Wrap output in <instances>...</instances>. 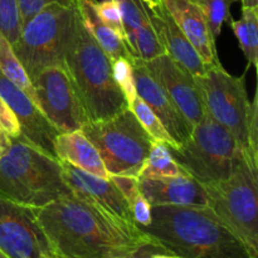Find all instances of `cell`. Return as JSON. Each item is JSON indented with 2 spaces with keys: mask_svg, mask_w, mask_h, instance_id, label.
I'll return each mask as SVG.
<instances>
[{
  "mask_svg": "<svg viewBox=\"0 0 258 258\" xmlns=\"http://www.w3.org/2000/svg\"><path fill=\"white\" fill-rule=\"evenodd\" d=\"M232 2H236V0H232Z\"/></svg>",
  "mask_w": 258,
  "mask_h": 258,
  "instance_id": "cell-40",
  "label": "cell"
},
{
  "mask_svg": "<svg viewBox=\"0 0 258 258\" xmlns=\"http://www.w3.org/2000/svg\"><path fill=\"white\" fill-rule=\"evenodd\" d=\"M194 2H197V0H194Z\"/></svg>",
  "mask_w": 258,
  "mask_h": 258,
  "instance_id": "cell-41",
  "label": "cell"
},
{
  "mask_svg": "<svg viewBox=\"0 0 258 258\" xmlns=\"http://www.w3.org/2000/svg\"><path fill=\"white\" fill-rule=\"evenodd\" d=\"M112 68V76L116 85L120 88L121 93L125 97L127 106L133 103V101L138 97L135 85V77H134L133 64L130 62V57H120L111 62Z\"/></svg>",
  "mask_w": 258,
  "mask_h": 258,
  "instance_id": "cell-27",
  "label": "cell"
},
{
  "mask_svg": "<svg viewBox=\"0 0 258 258\" xmlns=\"http://www.w3.org/2000/svg\"><path fill=\"white\" fill-rule=\"evenodd\" d=\"M143 62L184 117L193 126L201 122L206 115V108L196 78L166 53Z\"/></svg>",
  "mask_w": 258,
  "mask_h": 258,
  "instance_id": "cell-12",
  "label": "cell"
},
{
  "mask_svg": "<svg viewBox=\"0 0 258 258\" xmlns=\"http://www.w3.org/2000/svg\"><path fill=\"white\" fill-rule=\"evenodd\" d=\"M208 207L258 258V165L241 150L231 175L201 183Z\"/></svg>",
  "mask_w": 258,
  "mask_h": 258,
  "instance_id": "cell-5",
  "label": "cell"
},
{
  "mask_svg": "<svg viewBox=\"0 0 258 258\" xmlns=\"http://www.w3.org/2000/svg\"><path fill=\"white\" fill-rule=\"evenodd\" d=\"M150 258H184V257L171 253V252H168L166 249L163 248V249H159V251L154 252V253L150 256Z\"/></svg>",
  "mask_w": 258,
  "mask_h": 258,
  "instance_id": "cell-36",
  "label": "cell"
},
{
  "mask_svg": "<svg viewBox=\"0 0 258 258\" xmlns=\"http://www.w3.org/2000/svg\"><path fill=\"white\" fill-rule=\"evenodd\" d=\"M97 0H76V9L86 29L105 50L111 62L120 57H130L123 40L102 23L96 10Z\"/></svg>",
  "mask_w": 258,
  "mask_h": 258,
  "instance_id": "cell-21",
  "label": "cell"
},
{
  "mask_svg": "<svg viewBox=\"0 0 258 258\" xmlns=\"http://www.w3.org/2000/svg\"><path fill=\"white\" fill-rule=\"evenodd\" d=\"M159 249H163V247L158 243V242H150V243L143 244L141 247H139L138 249L133 251L131 253L126 254L122 258H150L151 254L154 252L159 251Z\"/></svg>",
  "mask_w": 258,
  "mask_h": 258,
  "instance_id": "cell-34",
  "label": "cell"
},
{
  "mask_svg": "<svg viewBox=\"0 0 258 258\" xmlns=\"http://www.w3.org/2000/svg\"><path fill=\"white\" fill-rule=\"evenodd\" d=\"M194 78L207 113L233 135L241 150L247 151L251 102L247 96L246 72L236 77L219 63L207 67L203 75Z\"/></svg>",
  "mask_w": 258,
  "mask_h": 258,
  "instance_id": "cell-9",
  "label": "cell"
},
{
  "mask_svg": "<svg viewBox=\"0 0 258 258\" xmlns=\"http://www.w3.org/2000/svg\"><path fill=\"white\" fill-rule=\"evenodd\" d=\"M180 175H186V173L174 160L168 145L154 140L138 179H164Z\"/></svg>",
  "mask_w": 258,
  "mask_h": 258,
  "instance_id": "cell-24",
  "label": "cell"
},
{
  "mask_svg": "<svg viewBox=\"0 0 258 258\" xmlns=\"http://www.w3.org/2000/svg\"><path fill=\"white\" fill-rule=\"evenodd\" d=\"M0 96L14 112L20 126V136L40 150L55 156L54 140L60 134L39 110L34 101L0 73Z\"/></svg>",
  "mask_w": 258,
  "mask_h": 258,
  "instance_id": "cell-13",
  "label": "cell"
},
{
  "mask_svg": "<svg viewBox=\"0 0 258 258\" xmlns=\"http://www.w3.org/2000/svg\"><path fill=\"white\" fill-rule=\"evenodd\" d=\"M0 258H9L3 251H0Z\"/></svg>",
  "mask_w": 258,
  "mask_h": 258,
  "instance_id": "cell-39",
  "label": "cell"
},
{
  "mask_svg": "<svg viewBox=\"0 0 258 258\" xmlns=\"http://www.w3.org/2000/svg\"><path fill=\"white\" fill-rule=\"evenodd\" d=\"M196 3L201 7L207 23L217 39L221 35L224 22L231 19L229 2L228 0H197Z\"/></svg>",
  "mask_w": 258,
  "mask_h": 258,
  "instance_id": "cell-29",
  "label": "cell"
},
{
  "mask_svg": "<svg viewBox=\"0 0 258 258\" xmlns=\"http://www.w3.org/2000/svg\"><path fill=\"white\" fill-rule=\"evenodd\" d=\"M148 8L154 29L166 54L185 68L193 77L203 75L207 66L161 2L151 7L148 5Z\"/></svg>",
  "mask_w": 258,
  "mask_h": 258,
  "instance_id": "cell-18",
  "label": "cell"
},
{
  "mask_svg": "<svg viewBox=\"0 0 258 258\" xmlns=\"http://www.w3.org/2000/svg\"><path fill=\"white\" fill-rule=\"evenodd\" d=\"M122 18L125 45L130 57L149 60L164 54L163 45L151 23L149 8L144 0H115Z\"/></svg>",
  "mask_w": 258,
  "mask_h": 258,
  "instance_id": "cell-16",
  "label": "cell"
},
{
  "mask_svg": "<svg viewBox=\"0 0 258 258\" xmlns=\"http://www.w3.org/2000/svg\"><path fill=\"white\" fill-rule=\"evenodd\" d=\"M168 149L179 166L199 183L228 178L241 151L233 135L207 111L185 143Z\"/></svg>",
  "mask_w": 258,
  "mask_h": 258,
  "instance_id": "cell-8",
  "label": "cell"
},
{
  "mask_svg": "<svg viewBox=\"0 0 258 258\" xmlns=\"http://www.w3.org/2000/svg\"><path fill=\"white\" fill-rule=\"evenodd\" d=\"M144 2H145L146 4L149 5V7H151V5H156V4H158V3L160 2V0H144Z\"/></svg>",
  "mask_w": 258,
  "mask_h": 258,
  "instance_id": "cell-38",
  "label": "cell"
},
{
  "mask_svg": "<svg viewBox=\"0 0 258 258\" xmlns=\"http://www.w3.org/2000/svg\"><path fill=\"white\" fill-rule=\"evenodd\" d=\"M203 59L207 67L219 64L216 38L201 7L194 0H160Z\"/></svg>",
  "mask_w": 258,
  "mask_h": 258,
  "instance_id": "cell-17",
  "label": "cell"
},
{
  "mask_svg": "<svg viewBox=\"0 0 258 258\" xmlns=\"http://www.w3.org/2000/svg\"><path fill=\"white\" fill-rule=\"evenodd\" d=\"M10 141H12V138H10L7 133L0 130V158H2L3 154L7 151V149L9 148Z\"/></svg>",
  "mask_w": 258,
  "mask_h": 258,
  "instance_id": "cell-35",
  "label": "cell"
},
{
  "mask_svg": "<svg viewBox=\"0 0 258 258\" xmlns=\"http://www.w3.org/2000/svg\"><path fill=\"white\" fill-rule=\"evenodd\" d=\"M247 155L258 165V97L257 92L251 102L248 127H247Z\"/></svg>",
  "mask_w": 258,
  "mask_h": 258,
  "instance_id": "cell-31",
  "label": "cell"
},
{
  "mask_svg": "<svg viewBox=\"0 0 258 258\" xmlns=\"http://www.w3.org/2000/svg\"><path fill=\"white\" fill-rule=\"evenodd\" d=\"M96 10L105 25H107L112 32H115L122 40H125L122 18H121L120 8L115 0H102L96 3ZM125 43V42H123Z\"/></svg>",
  "mask_w": 258,
  "mask_h": 258,
  "instance_id": "cell-30",
  "label": "cell"
},
{
  "mask_svg": "<svg viewBox=\"0 0 258 258\" xmlns=\"http://www.w3.org/2000/svg\"><path fill=\"white\" fill-rule=\"evenodd\" d=\"M130 62L133 64L136 92L139 97L143 98L144 102L160 118L164 127L175 141L176 146L185 143L190 138L194 126L184 117L183 113L174 105L163 87L146 70L143 59L130 57Z\"/></svg>",
  "mask_w": 258,
  "mask_h": 258,
  "instance_id": "cell-14",
  "label": "cell"
},
{
  "mask_svg": "<svg viewBox=\"0 0 258 258\" xmlns=\"http://www.w3.org/2000/svg\"><path fill=\"white\" fill-rule=\"evenodd\" d=\"M0 251L9 258H53L34 208L0 196Z\"/></svg>",
  "mask_w": 258,
  "mask_h": 258,
  "instance_id": "cell-11",
  "label": "cell"
},
{
  "mask_svg": "<svg viewBox=\"0 0 258 258\" xmlns=\"http://www.w3.org/2000/svg\"><path fill=\"white\" fill-rule=\"evenodd\" d=\"M37 105L59 133L81 130L88 117L66 64L44 68L32 78Z\"/></svg>",
  "mask_w": 258,
  "mask_h": 258,
  "instance_id": "cell-10",
  "label": "cell"
},
{
  "mask_svg": "<svg viewBox=\"0 0 258 258\" xmlns=\"http://www.w3.org/2000/svg\"><path fill=\"white\" fill-rule=\"evenodd\" d=\"M0 73L10 82L14 83L17 87L24 91L37 105V97H35L32 81L20 63L19 58L15 54L13 45L2 33H0Z\"/></svg>",
  "mask_w": 258,
  "mask_h": 258,
  "instance_id": "cell-25",
  "label": "cell"
},
{
  "mask_svg": "<svg viewBox=\"0 0 258 258\" xmlns=\"http://www.w3.org/2000/svg\"><path fill=\"white\" fill-rule=\"evenodd\" d=\"M35 213L55 258H122L155 242L136 224L75 194Z\"/></svg>",
  "mask_w": 258,
  "mask_h": 258,
  "instance_id": "cell-1",
  "label": "cell"
},
{
  "mask_svg": "<svg viewBox=\"0 0 258 258\" xmlns=\"http://www.w3.org/2000/svg\"><path fill=\"white\" fill-rule=\"evenodd\" d=\"M22 19V28L28 20L32 19L39 10H42L45 5L52 3H59L64 5H75L76 0H17Z\"/></svg>",
  "mask_w": 258,
  "mask_h": 258,
  "instance_id": "cell-32",
  "label": "cell"
},
{
  "mask_svg": "<svg viewBox=\"0 0 258 258\" xmlns=\"http://www.w3.org/2000/svg\"><path fill=\"white\" fill-rule=\"evenodd\" d=\"M139 189L153 206L208 207L202 184L190 175L164 179H138Z\"/></svg>",
  "mask_w": 258,
  "mask_h": 258,
  "instance_id": "cell-19",
  "label": "cell"
},
{
  "mask_svg": "<svg viewBox=\"0 0 258 258\" xmlns=\"http://www.w3.org/2000/svg\"><path fill=\"white\" fill-rule=\"evenodd\" d=\"M22 32L19 7L17 0H0V33L14 44Z\"/></svg>",
  "mask_w": 258,
  "mask_h": 258,
  "instance_id": "cell-28",
  "label": "cell"
},
{
  "mask_svg": "<svg viewBox=\"0 0 258 258\" xmlns=\"http://www.w3.org/2000/svg\"><path fill=\"white\" fill-rule=\"evenodd\" d=\"M139 228L184 258H254L209 207L153 206L151 223Z\"/></svg>",
  "mask_w": 258,
  "mask_h": 258,
  "instance_id": "cell-2",
  "label": "cell"
},
{
  "mask_svg": "<svg viewBox=\"0 0 258 258\" xmlns=\"http://www.w3.org/2000/svg\"><path fill=\"white\" fill-rule=\"evenodd\" d=\"M59 163L62 166L64 180L67 181L68 186L72 189L76 197L101 207L106 212L122 221L135 224L127 203L110 178L103 179L100 176L91 175L75 168L71 164L63 161Z\"/></svg>",
  "mask_w": 258,
  "mask_h": 258,
  "instance_id": "cell-15",
  "label": "cell"
},
{
  "mask_svg": "<svg viewBox=\"0 0 258 258\" xmlns=\"http://www.w3.org/2000/svg\"><path fill=\"white\" fill-rule=\"evenodd\" d=\"M242 7L244 8H258V0H241Z\"/></svg>",
  "mask_w": 258,
  "mask_h": 258,
  "instance_id": "cell-37",
  "label": "cell"
},
{
  "mask_svg": "<svg viewBox=\"0 0 258 258\" xmlns=\"http://www.w3.org/2000/svg\"><path fill=\"white\" fill-rule=\"evenodd\" d=\"M54 153L58 160L71 164L85 173L103 179L110 176L97 149L82 130L58 134L54 140Z\"/></svg>",
  "mask_w": 258,
  "mask_h": 258,
  "instance_id": "cell-20",
  "label": "cell"
},
{
  "mask_svg": "<svg viewBox=\"0 0 258 258\" xmlns=\"http://www.w3.org/2000/svg\"><path fill=\"white\" fill-rule=\"evenodd\" d=\"M231 28L238 39L239 47L247 59V70L258 66V8L242 7L241 19H229Z\"/></svg>",
  "mask_w": 258,
  "mask_h": 258,
  "instance_id": "cell-22",
  "label": "cell"
},
{
  "mask_svg": "<svg viewBox=\"0 0 258 258\" xmlns=\"http://www.w3.org/2000/svg\"><path fill=\"white\" fill-rule=\"evenodd\" d=\"M0 196L38 209L72 197L73 191L64 180L59 160L19 135L12 138L0 158Z\"/></svg>",
  "mask_w": 258,
  "mask_h": 258,
  "instance_id": "cell-3",
  "label": "cell"
},
{
  "mask_svg": "<svg viewBox=\"0 0 258 258\" xmlns=\"http://www.w3.org/2000/svg\"><path fill=\"white\" fill-rule=\"evenodd\" d=\"M88 121L108 118L127 108V102L116 85L111 59L83 25L80 15L64 55Z\"/></svg>",
  "mask_w": 258,
  "mask_h": 258,
  "instance_id": "cell-4",
  "label": "cell"
},
{
  "mask_svg": "<svg viewBox=\"0 0 258 258\" xmlns=\"http://www.w3.org/2000/svg\"><path fill=\"white\" fill-rule=\"evenodd\" d=\"M77 19L76 4L52 3L23 25L13 49L30 81L44 68L64 64V55Z\"/></svg>",
  "mask_w": 258,
  "mask_h": 258,
  "instance_id": "cell-6",
  "label": "cell"
},
{
  "mask_svg": "<svg viewBox=\"0 0 258 258\" xmlns=\"http://www.w3.org/2000/svg\"><path fill=\"white\" fill-rule=\"evenodd\" d=\"M81 130L97 149L108 175L138 178L154 139L130 108L108 118L88 121Z\"/></svg>",
  "mask_w": 258,
  "mask_h": 258,
  "instance_id": "cell-7",
  "label": "cell"
},
{
  "mask_svg": "<svg viewBox=\"0 0 258 258\" xmlns=\"http://www.w3.org/2000/svg\"><path fill=\"white\" fill-rule=\"evenodd\" d=\"M108 178L122 194L136 226H149L151 223V204L139 189L138 178L128 175H110Z\"/></svg>",
  "mask_w": 258,
  "mask_h": 258,
  "instance_id": "cell-23",
  "label": "cell"
},
{
  "mask_svg": "<svg viewBox=\"0 0 258 258\" xmlns=\"http://www.w3.org/2000/svg\"><path fill=\"white\" fill-rule=\"evenodd\" d=\"M131 111L134 112V115L136 116V118L139 120V122L141 123V126L144 127V130L151 136L155 141H160V143L165 144L168 146H176L175 141L171 139V136L169 135L166 128L164 127L163 122L160 121V118L155 115L153 110L146 105L143 101L141 97H136L133 101L130 106H128Z\"/></svg>",
  "mask_w": 258,
  "mask_h": 258,
  "instance_id": "cell-26",
  "label": "cell"
},
{
  "mask_svg": "<svg viewBox=\"0 0 258 258\" xmlns=\"http://www.w3.org/2000/svg\"><path fill=\"white\" fill-rule=\"evenodd\" d=\"M53 258H55V257H53Z\"/></svg>",
  "mask_w": 258,
  "mask_h": 258,
  "instance_id": "cell-42",
  "label": "cell"
},
{
  "mask_svg": "<svg viewBox=\"0 0 258 258\" xmlns=\"http://www.w3.org/2000/svg\"><path fill=\"white\" fill-rule=\"evenodd\" d=\"M0 130L7 133L10 138H17L20 135L19 122L2 96H0Z\"/></svg>",
  "mask_w": 258,
  "mask_h": 258,
  "instance_id": "cell-33",
  "label": "cell"
}]
</instances>
